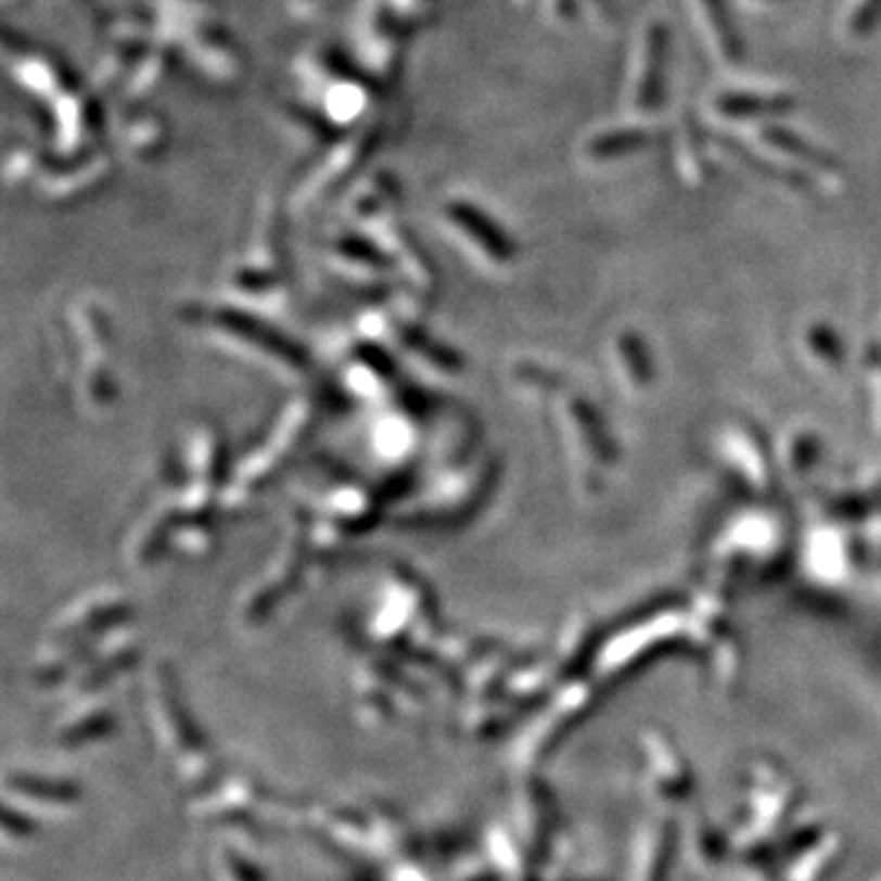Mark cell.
Wrapping results in <instances>:
<instances>
[{"label": "cell", "mask_w": 881, "mask_h": 881, "mask_svg": "<svg viewBox=\"0 0 881 881\" xmlns=\"http://www.w3.org/2000/svg\"><path fill=\"white\" fill-rule=\"evenodd\" d=\"M656 138H659V132H654V130L622 128V130L608 132V136H600L596 142H592L590 152L596 157H620V155H629V152L654 145Z\"/></svg>", "instance_id": "obj_4"}, {"label": "cell", "mask_w": 881, "mask_h": 881, "mask_svg": "<svg viewBox=\"0 0 881 881\" xmlns=\"http://www.w3.org/2000/svg\"><path fill=\"white\" fill-rule=\"evenodd\" d=\"M717 111L727 118H756V116H779L793 108L789 95H759V93H725L717 99Z\"/></svg>", "instance_id": "obj_2"}, {"label": "cell", "mask_w": 881, "mask_h": 881, "mask_svg": "<svg viewBox=\"0 0 881 881\" xmlns=\"http://www.w3.org/2000/svg\"><path fill=\"white\" fill-rule=\"evenodd\" d=\"M701 5L707 15V21H711L713 37H715L717 47H720L725 60L730 64L740 62L742 60V40L732 25L730 8H727L725 0H701Z\"/></svg>", "instance_id": "obj_3"}, {"label": "cell", "mask_w": 881, "mask_h": 881, "mask_svg": "<svg viewBox=\"0 0 881 881\" xmlns=\"http://www.w3.org/2000/svg\"><path fill=\"white\" fill-rule=\"evenodd\" d=\"M666 54H668V30L661 23H654L647 33L644 72H641L639 89H637V105L641 111H654L661 103Z\"/></svg>", "instance_id": "obj_1"}, {"label": "cell", "mask_w": 881, "mask_h": 881, "mask_svg": "<svg viewBox=\"0 0 881 881\" xmlns=\"http://www.w3.org/2000/svg\"><path fill=\"white\" fill-rule=\"evenodd\" d=\"M879 21H881V0H861V3L850 15L847 30H850V35L861 37V35L874 30Z\"/></svg>", "instance_id": "obj_6"}, {"label": "cell", "mask_w": 881, "mask_h": 881, "mask_svg": "<svg viewBox=\"0 0 881 881\" xmlns=\"http://www.w3.org/2000/svg\"><path fill=\"white\" fill-rule=\"evenodd\" d=\"M764 140L769 142V145H774L777 150H781V152H789L791 157H799V159H808V162H813V165H818V167H830V162L828 159H822L826 155H820V152L813 148V145H808L806 140L803 138H799L796 132H791V130H787V128H766L764 132Z\"/></svg>", "instance_id": "obj_5"}]
</instances>
